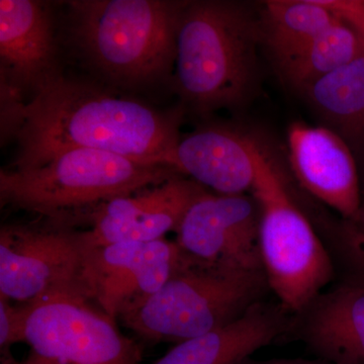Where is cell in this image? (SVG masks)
Wrapping results in <instances>:
<instances>
[{
	"label": "cell",
	"mask_w": 364,
	"mask_h": 364,
	"mask_svg": "<svg viewBox=\"0 0 364 364\" xmlns=\"http://www.w3.org/2000/svg\"><path fill=\"white\" fill-rule=\"evenodd\" d=\"M176 112L61 76L28 102L13 170L39 167L74 148L173 166L181 136Z\"/></svg>",
	"instance_id": "obj_1"
},
{
	"label": "cell",
	"mask_w": 364,
	"mask_h": 364,
	"mask_svg": "<svg viewBox=\"0 0 364 364\" xmlns=\"http://www.w3.org/2000/svg\"><path fill=\"white\" fill-rule=\"evenodd\" d=\"M259 18L232 1H184L176 33V85L198 114L248 102L258 79Z\"/></svg>",
	"instance_id": "obj_2"
},
{
	"label": "cell",
	"mask_w": 364,
	"mask_h": 364,
	"mask_svg": "<svg viewBox=\"0 0 364 364\" xmlns=\"http://www.w3.org/2000/svg\"><path fill=\"white\" fill-rule=\"evenodd\" d=\"M184 1H69L74 44L95 71L126 88L159 82L176 66V33Z\"/></svg>",
	"instance_id": "obj_3"
},
{
	"label": "cell",
	"mask_w": 364,
	"mask_h": 364,
	"mask_svg": "<svg viewBox=\"0 0 364 364\" xmlns=\"http://www.w3.org/2000/svg\"><path fill=\"white\" fill-rule=\"evenodd\" d=\"M264 272L207 262L184 253L156 291L124 306L117 321L145 343L202 336L240 318L263 301Z\"/></svg>",
	"instance_id": "obj_4"
},
{
	"label": "cell",
	"mask_w": 364,
	"mask_h": 364,
	"mask_svg": "<svg viewBox=\"0 0 364 364\" xmlns=\"http://www.w3.org/2000/svg\"><path fill=\"white\" fill-rule=\"evenodd\" d=\"M169 165L150 164L105 151L74 148L39 167L1 169L0 203L76 227L102 203L177 176Z\"/></svg>",
	"instance_id": "obj_5"
},
{
	"label": "cell",
	"mask_w": 364,
	"mask_h": 364,
	"mask_svg": "<svg viewBox=\"0 0 364 364\" xmlns=\"http://www.w3.org/2000/svg\"><path fill=\"white\" fill-rule=\"evenodd\" d=\"M251 195L260 210V252L268 286L289 314L299 315L329 286L334 263L260 142Z\"/></svg>",
	"instance_id": "obj_6"
},
{
	"label": "cell",
	"mask_w": 364,
	"mask_h": 364,
	"mask_svg": "<svg viewBox=\"0 0 364 364\" xmlns=\"http://www.w3.org/2000/svg\"><path fill=\"white\" fill-rule=\"evenodd\" d=\"M43 219L2 225L0 298L18 304L58 296L88 299L85 231L66 223Z\"/></svg>",
	"instance_id": "obj_7"
},
{
	"label": "cell",
	"mask_w": 364,
	"mask_h": 364,
	"mask_svg": "<svg viewBox=\"0 0 364 364\" xmlns=\"http://www.w3.org/2000/svg\"><path fill=\"white\" fill-rule=\"evenodd\" d=\"M25 343L33 364H141L143 345L90 299L58 296L31 303Z\"/></svg>",
	"instance_id": "obj_8"
},
{
	"label": "cell",
	"mask_w": 364,
	"mask_h": 364,
	"mask_svg": "<svg viewBox=\"0 0 364 364\" xmlns=\"http://www.w3.org/2000/svg\"><path fill=\"white\" fill-rule=\"evenodd\" d=\"M176 241L122 242L86 248L87 298L117 321L129 304L156 293L181 264Z\"/></svg>",
	"instance_id": "obj_9"
},
{
	"label": "cell",
	"mask_w": 364,
	"mask_h": 364,
	"mask_svg": "<svg viewBox=\"0 0 364 364\" xmlns=\"http://www.w3.org/2000/svg\"><path fill=\"white\" fill-rule=\"evenodd\" d=\"M184 253L207 261L264 272L260 252V210L251 193L218 195L205 191L176 230Z\"/></svg>",
	"instance_id": "obj_10"
},
{
	"label": "cell",
	"mask_w": 364,
	"mask_h": 364,
	"mask_svg": "<svg viewBox=\"0 0 364 364\" xmlns=\"http://www.w3.org/2000/svg\"><path fill=\"white\" fill-rule=\"evenodd\" d=\"M207 188L182 174L168 181L102 203L86 215L85 238L88 247L152 242L176 232L182 219Z\"/></svg>",
	"instance_id": "obj_11"
},
{
	"label": "cell",
	"mask_w": 364,
	"mask_h": 364,
	"mask_svg": "<svg viewBox=\"0 0 364 364\" xmlns=\"http://www.w3.org/2000/svg\"><path fill=\"white\" fill-rule=\"evenodd\" d=\"M291 168L301 188L350 219L363 207L358 164L346 144L325 127L294 122L287 130Z\"/></svg>",
	"instance_id": "obj_12"
},
{
	"label": "cell",
	"mask_w": 364,
	"mask_h": 364,
	"mask_svg": "<svg viewBox=\"0 0 364 364\" xmlns=\"http://www.w3.org/2000/svg\"><path fill=\"white\" fill-rule=\"evenodd\" d=\"M61 76L49 6L35 0H1L0 79L33 97Z\"/></svg>",
	"instance_id": "obj_13"
},
{
	"label": "cell",
	"mask_w": 364,
	"mask_h": 364,
	"mask_svg": "<svg viewBox=\"0 0 364 364\" xmlns=\"http://www.w3.org/2000/svg\"><path fill=\"white\" fill-rule=\"evenodd\" d=\"M258 144L230 127L210 124L181 139L173 166L218 195L251 193Z\"/></svg>",
	"instance_id": "obj_14"
},
{
	"label": "cell",
	"mask_w": 364,
	"mask_h": 364,
	"mask_svg": "<svg viewBox=\"0 0 364 364\" xmlns=\"http://www.w3.org/2000/svg\"><path fill=\"white\" fill-rule=\"evenodd\" d=\"M301 337L326 363L364 364V284L347 279L303 313Z\"/></svg>",
	"instance_id": "obj_15"
},
{
	"label": "cell",
	"mask_w": 364,
	"mask_h": 364,
	"mask_svg": "<svg viewBox=\"0 0 364 364\" xmlns=\"http://www.w3.org/2000/svg\"><path fill=\"white\" fill-rule=\"evenodd\" d=\"M287 315L260 301L231 324L176 344L153 364H240L289 329Z\"/></svg>",
	"instance_id": "obj_16"
},
{
	"label": "cell",
	"mask_w": 364,
	"mask_h": 364,
	"mask_svg": "<svg viewBox=\"0 0 364 364\" xmlns=\"http://www.w3.org/2000/svg\"><path fill=\"white\" fill-rule=\"evenodd\" d=\"M320 126L349 148L364 186V56L301 91Z\"/></svg>",
	"instance_id": "obj_17"
},
{
	"label": "cell",
	"mask_w": 364,
	"mask_h": 364,
	"mask_svg": "<svg viewBox=\"0 0 364 364\" xmlns=\"http://www.w3.org/2000/svg\"><path fill=\"white\" fill-rule=\"evenodd\" d=\"M259 21L261 45L277 65L340 20L318 0H270L263 6Z\"/></svg>",
	"instance_id": "obj_18"
},
{
	"label": "cell",
	"mask_w": 364,
	"mask_h": 364,
	"mask_svg": "<svg viewBox=\"0 0 364 364\" xmlns=\"http://www.w3.org/2000/svg\"><path fill=\"white\" fill-rule=\"evenodd\" d=\"M363 56V38L350 26L340 21L301 51L275 66L282 80L301 92L320 79Z\"/></svg>",
	"instance_id": "obj_19"
},
{
	"label": "cell",
	"mask_w": 364,
	"mask_h": 364,
	"mask_svg": "<svg viewBox=\"0 0 364 364\" xmlns=\"http://www.w3.org/2000/svg\"><path fill=\"white\" fill-rule=\"evenodd\" d=\"M336 250L348 270L347 279L364 284V205L350 219L337 227Z\"/></svg>",
	"instance_id": "obj_20"
},
{
	"label": "cell",
	"mask_w": 364,
	"mask_h": 364,
	"mask_svg": "<svg viewBox=\"0 0 364 364\" xmlns=\"http://www.w3.org/2000/svg\"><path fill=\"white\" fill-rule=\"evenodd\" d=\"M0 117H1V142H9L18 136L26 121L28 102L25 95L4 79H0Z\"/></svg>",
	"instance_id": "obj_21"
},
{
	"label": "cell",
	"mask_w": 364,
	"mask_h": 364,
	"mask_svg": "<svg viewBox=\"0 0 364 364\" xmlns=\"http://www.w3.org/2000/svg\"><path fill=\"white\" fill-rule=\"evenodd\" d=\"M31 312V303L13 304L0 298V353H11L14 344L25 342L26 323Z\"/></svg>",
	"instance_id": "obj_22"
},
{
	"label": "cell",
	"mask_w": 364,
	"mask_h": 364,
	"mask_svg": "<svg viewBox=\"0 0 364 364\" xmlns=\"http://www.w3.org/2000/svg\"><path fill=\"white\" fill-rule=\"evenodd\" d=\"M340 21L350 26L363 37L364 32V0H318Z\"/></svg>",
	"instance_id": "obj_23"
},
{
	"label": "cell",
	"mask_w": 364,
	"mask_h": 364,
	"mask_svg": "<svg viewBox=\"0 0 364 364\" xmlns=\"http://www.w3.org/2000/svg\"><path fill=\"white\" fill-rule=\"evenodd\" d=\"M240 364H331L326 361L306 360V359H272V360L255 361L251 358L246 359Z\"/></svg>",
	"instance_id": "obj_24"
},
{
	"label": "cell",
	"mask_w": 364,
	"mask_h": 364,
	"mask_svg": "<svg viewBox=\"0 0 364 364\" xmlns=\"http://www.w3.org/2000/svg\"><path fill=\"white\" fill-rule=\"evenodd\" d=\"M0 364H33L31 361H28V359H25L23 361L16 360V358H14L13 354H6V355H1V359H0Z\"/></svg>",
	"instance_id": "obj_25"
},
{
	"label": "cell",
	"mask_w": 364,
	"mask_h": 364,
	"mask_svg": "<svg viewBox=\"0 0 364 364\" xmlns=\"http://www.w3.org/2000/svg\"><path fill=\"white\" fill-rule=\"evenodd\" d=\"M361 193H363V205H364V186L361 188Z\"/></svg>",
	"instance_id": "obj_26"
},
{
	"label": "cell",
	"mask_w": 364,
	"mask_h": 364,
	"mask_svg": "<svg viewBox=\"0 0 364 364\" xmlns=\"http://www.w3.org/2000/svg\"><path fill=\"white\" fill-rule=\"evenodd\" d=\"M361 38H363V44H364V32H363V37H361Z\"/></svg>",
	"instance_id": "obj_27"
}]
</instances>
